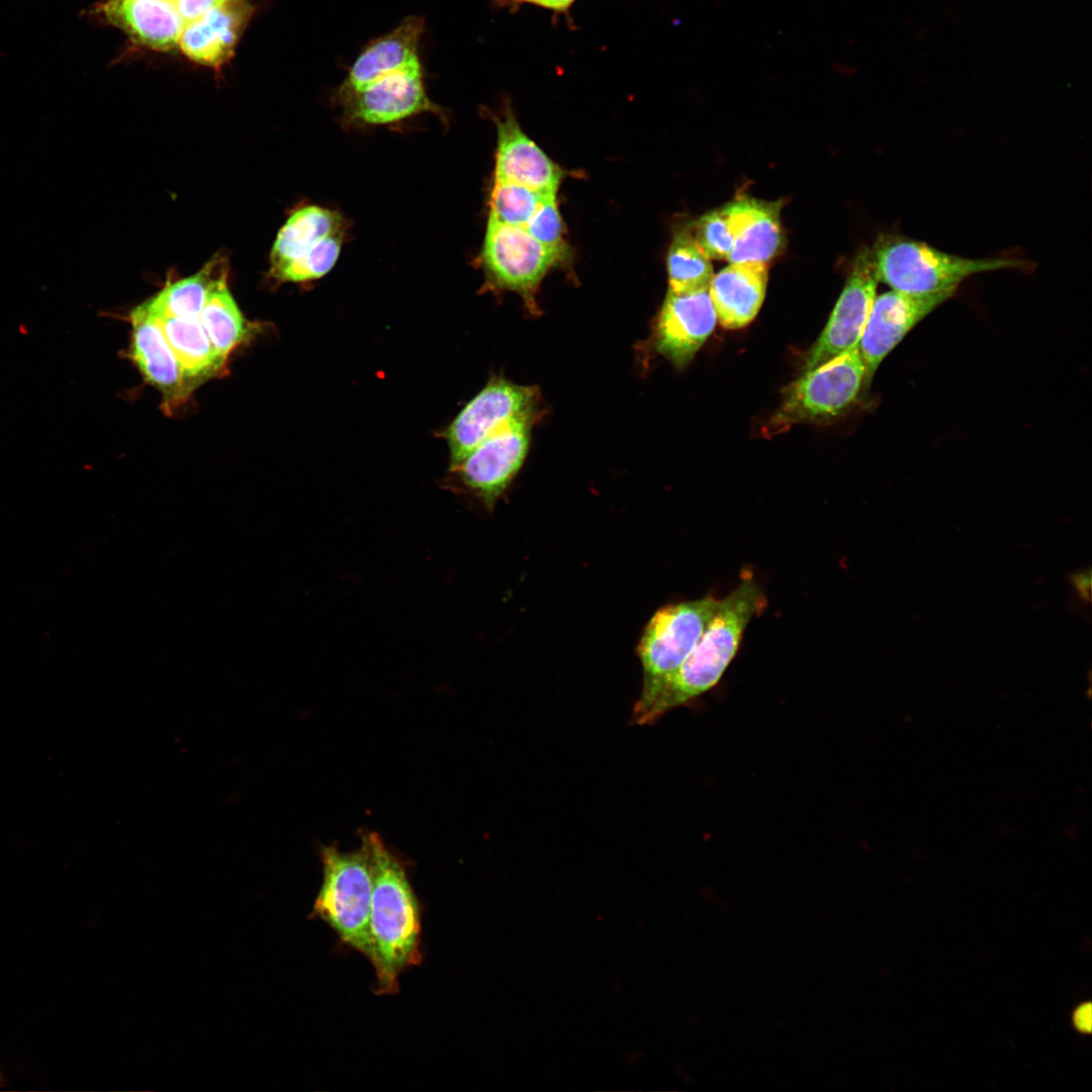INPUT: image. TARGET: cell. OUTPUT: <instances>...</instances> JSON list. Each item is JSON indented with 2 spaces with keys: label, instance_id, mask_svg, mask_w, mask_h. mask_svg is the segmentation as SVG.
Instances as JSON below:
<instances>
[{
  "label": "cell",
  "instance_id": "cell-27",
  "mask_svg": "<svg viewBox=\"0 0 1092 1092\" xmlns=\"http://www.w3.org/2000/svg\"><path fill=\"white\" fill-rule=\"evenodd\" d=\"M694 238L709 259L728 258L734 237L723 207L706 213L696 221Z\"/></svg>",
  "mask_w": 1092,
  "mask_h": 1092
},
{
  "label": "cell",
  "instance_id": "cell-24",
  "mask_svg": "<svg viewBox=\"0 0 1092 1092\" xmlns=\"http://www.w3.org/2000/svg\"><path fill=\"white\" fill-rule=\"evenodd\" d=\"M216 267L217 261L212 260L196 274L167 284L143 303L155 315L198 317Z\"/></svg>",
  "mask_w": 1092,
  "mask_h": 1092
},
{
  "label": "cell",
  "instance_id": "cell-16",
  "mask_svg": "<svg viewBox=\"0 0 1092 1092\" xmlns=\"http://www.w3.org/2000/svg\"><path fill=\"white\" fill-rule=\"evenodd\" d=\"M129 356L145 379L163 396L167 411L182 403L192 390L157 321L144 305L130 312Z\"/></svg>",
  "mask_w": 1092,
  "mask_h": 1092
},
{
  "label": "cell",
  "instance_id": "cell-22",
  "mask_svg": "<svg viewBox=\"0 0 1092 1092\" xmlns=\"http://www.w3.org/2000/svg\"><path fill=\"white\" fill-rule=\"evenodd\" d=\"M152 315L161 328L191 389L224 372L226 360L215 351L198 317Z\"/></svg>",
  "mask_w": 1092,
  "mask_h": 1092
},
{
  "label": "cell",
  "instance_id": "cell-8",
  "mask_svg": "<svg viewBox=\"0 0 1092 1092\" xmlns=\"http://www.w3.org/2000/svg\"><path fill=\"white\" fill-rule=\"evenodd\" d=\"M533 418L509 421L450 467L458 481L488 509L494 506L526 457Z\"/></svg>",
  "mask_w": 1092,
  "mask_h": 1092
},
{
  "label": "cell",
  "instance_id": "cell-20",
  "mask_svg": "<svg viewBox=\"0 0 1092 1092\" xmlns=\"http://www.w3.org/2000/svg\"><path fill=\"white\" fill-rule=\"evenodd\" d=\"M767 285L764 263H731L714 275L709 294L717 320L726 329H740L757 314Z\"/></svg>",
  "mask_w": 1092,
  "mask_h": 1092
},
{
  "label": "cell",
  "instance_id": "cell-4",
  "mask_svg": "<svg viewBox=\"0 0 1092 1092\" xmlns=\"http://www.w3.org/2000/svg\"><path fill=\"white\" fill-rule=\"evenodd\" d=\"M719 601L710 596L670 604L649 620L638 646L643 687L633 708V724L645 725L648 712L693 650Z\"/></svg>",
  "mask_w": 1092,
  "mask_h": 1092
},
{
  "label": "cell",
  "instance_id": "cell-32",
  "mask_svg": "<svg viewBox=\"0 0 1092 1092\" xmlns=\"http://www.w3.org/2000/svg\"><path fill=\"white\" fill-rule=\"evenodd\" d=\"M1087 1008L1088 1009L1086 1010V1006H1083L1081 1008V1010H1078L1076 1012V1016H1075L1077 1027L1082 1028L1084 1030L1089 1029V1027H1090V1008H1089V1006Z\"/></svg>",
  "mask_w": 1092,
  "mask_h": 1092
},
{
  "label": "cell",
  "instance_id": "cell-15",
  "mask_svg": "<svg viewBox=\"0 0 1092 1092\" xmlns=\"http://www.w3.org/2000/svg\"><path fill=\"white\" fill-rule=\"evenodd\" d=\"M89 14L159 52L178 49L185 24L174 0H98Z\"/></svg>",
  "mask_w": 1092,
  "mask_h": 1092
},
{
  "label": "cell",
  "instance_id": "cell-3",
  "mask_svg": "<svg viewBox=\"0 0 1092 1092\" xmlns=\"http://www.w3.org/2000/svg\"><path fill=\"white\" fill-rule=\"evenodd\" d=\"M879 280L892 290L926 295L956 293L967 279L981 273L1027 270L1031 263L1018 258H968L936 249L901 235H881L872 249Z\"/></svg>",
  "mask_w": 1092,
  "mask_h": 1092
},
{
  "label": "cell",
  "instance_id": "cell-13",
  "mask_svg": "<svg viewBox=\"0 0 1092 1092\" xmlns=\"http://www.w3.org/2000/svg\"><path fill=\"white\" fill-rule=\"evenodd\" d=\"M716 322L709 288L669 289L655 328L656 348L674 365L685 366L712 334Z\"/></svg>",
  "mask_w": 1092,
  "mask_h": 1092
},
{
  "label": "cell",
  "instance_id": "cell-10",
  "mask_svg": "<svg viewBox=\"0 0 1092 1092\" xmlns=\"http://www.w3.org/2000/svg\"><path fill=\"white\" fill-rule=\"evenodd\" d=\"M879 276L870 248H861L846 284L818 340L807 355L809 371L857 346L876 298Z\"/></svg>",
  "mask_w": 1092,
  "mask_h": 1092
},
{
  "label": "cell",
  "instance_id": "cell-25",
  "mask_svg": "<svg viewBox=\"0 0 1092 1092\" xmlns=\"http://www.w3.org/2000/svg\"><path fill=\"white\" fill-rule=\"evenodd\" d=\"M669 289L675 292L709 288L713 267L691 232L673 238L667 255Z\"/></svg>",
  "mask_w": 1092,
  "mask_h": 1092
},
{
  "label": "cell",
  "instance_id": "cell-26",
  "mask_svg": "<svg viewBox=\"0 0 1092 1092\" xmlns=\"http://www.w3.org/2000/svg\"><path fill=\"white\" fill-rule=\"evenodd\" d=\"M552 194L556 193H542L519 184L494 181L488 221L524 228L542 201Z\"/></svg>",
  "mask_w": 1092,
  "mask_h": 1092
},
{
  "label": "cell",
  "instance_id": "cell-6",
  "mask_svg": "<svg viewBox=\"0 0 1092 1092\" xmlns=\"http://www.w3.org/2000/svg\"><path fill=\"white\" fill-rule=\"evenodd\" d=\"M866 368L857 346L805 371L785 392L770 429L832 418L851 404L864 383Z\"/></svg>",
  "mask_w": 1092,
  "mask_h": 1092
},
{
  "label": "cell",
  "instance_id": "cell-5",
  "mask_svg": "<svg viewBox=\"0 0 1092 1092\" xmlns=\"http://www.w3.org/2000/svg\"><path fill=\"white\" fill-rule=\"evenodd\" d=\"M321 857L323 882L312 914L372 964L374 950L369 930L372 873L367 847L363 841L358 850L350 852L325 846Z\"/></svg>",
  "mask_w": 1092,
  "mask_h": 1092
},
{
  "label": "cell",
  "instance_id": "cell-19",
  "mask_svg": "<svg viewBox=\"0 0 1092 1092\" xmlns=\"http://www.w3.org/2000/svg\"><path fill=\"white\" fill-rule=\"evenodd\" d=\"M424 28L425 19L411 15L388 33L369 41L350 67L336 95L359 89L383 75L419 62Z\"/></svg>",
  "mask_w": 1092,
  "mask_h": 1092
},
{
  "label": "cell",
  "instance_id": "cell-11",
  "mask_svg": "<svg viewBox=\"0 0 1092 1092\" xmlns=\"http://www.w3.org/2000/svg\"><path fill=\"white\" fill-rule=\"evenodd\" d=\"M563 253L564 248L543 245L523 226L487 222L482 261L499 287L531 294Z\"/></svg>",
  "mask_w": 1092,
  "mask_h": 1092
},
{
  "label": "cell",
  "instance_id": "cell-1",
  "mask_svg": "<svg viewBox=\"0 0 1092 1092\" xmlns=\"http://www.w3.org/2000/svg\"><path fill=\"white\" fill-rule=\"evenodd\" d=\"M362 841L368 850L372 873L369 930L374 950L375 993L394 994L398 990L399 974L422 961L420 907L403 866L381 837L373 832L364 833Z\"/></svg>",
  "mask_w": 1092,
  "mask_h": 1092
},
{
  "label": "cell",
  "instance_id": "cell-21",
  "mask_svg": "<svg viewBox=\"0 0 1092 1092\" xmlns=\"http://www.w3.org/2000/svg\"><path fill=\"white\" fill-rule=\"evenodd\" d=\"M345 221L336 210L305 205L294 210L277 234L270 273L335 242L344 240Z\"/></svg>",
  "mask_w": 1092,
  "mask_h": 1092
},
{
  "label": "cell",
  "instance_id": "cell-7",
  "mask_svg": "<svg viewBox=\"0 0 1092 1092\" xmlns=\"http://www.w3.org/2000/svg\"><path fill=\"white\" fill-rule=\"evenodd\" d=\"M533 387L507 379L490 380L454 418L444 432L450 467L458 464L480 442L516 418L533 416L537 403Z\"/></svg>",
  "mask_w": 1092,
  "mask_h": 1092
},
{
  "label": "cell",
  "instance_id": "cell-9",
  "mask_svg": "<svg viewBox=\"0 0 1092 1092\" xmlns=\"http://www.w3.org/2000/svg\"><path fill=\"white\" fill-rule=\"evenodd\" d=\"M335 99L350 121L363 124L397 122L423 112L441 114L427 94L421 61Z\"/></svg>",
  "mask_w": 1092,
  "mask_h": 1092
},
{
  "label": "cell",
  "instance_id": "cell-29",
  "mask_svg": "<svg viewBox=\"0 0 1092 1092\" xmlns=\"http://www.w3.org/2000/svg\"><path fill=\"white\" fill-rule=\"evenodd\" d=\"M221 0H174L185 22L199 17Z\"/></svg>",
  "mask_w": 1092,
  "mask_h": 1092
},
{
  "label": "cell",
  "instance_id": "cell-23",
  "mask_svg": "<svg viewBox=\"0 0 1092 1092\" xmlns=\"http://www.w3.org/2000/svg\"><path fill=\"white\" fill-rule=\"evenodd\" d=\"M198 318L213 348L225 360L253 332L229 289L224 269L210 282Z\"/></svg>",
  "mask_w": 1092,
  "mask_h": 1092
},
{
  "label": "cell",
  "instance_id": "cell-12",
  "mask_svg": "<svg viewBox=\"0 0 1092 1092\" xmlns=\"http://www.w3.org/2000/svg\"><path fill=\"white\" fill-rule=\"evenodd\" d=\"M954 293L915 295L895 290L876 296L857 348L871 381L887 355L922 320L947 301Z\"/></svg>",
  "mask_w": 1092,
  "mask_h": 1092
},
{
  "label": "cell",
  "instance_id": "cell-18",
  "mask_svg": "<svg viewBox=\"0 0 1092 1092\" xmlns=\"http://www.w3.org/2000/svg\"><path fill=\"white\" fill-rule=\"evenodd\" d=\"M781 201L741 197L726 204L734 243L727 258L730 263L772 260L784 245L781 224Z\"/></svg>",
  "mask_w": 1092,
  "mask_h": 1092
},
{
  "label": "cell",
  "instance_id": "cell-17",
  "mask_svg": "<svg viewBox=\"0 0 1092 1092\" xmlns=\"http://www.w3.org/2000/svg\"><path fill=\"white\" fill-rule=\"evenodd\" d=\"M497 148L494 181L556 193L562 171L521 129L511 110L495 118Z\"/></svg>",
  "mask_w": 1092,
  "mask_h": 1092
},
{
  "label": "cell",
  "instance_id": "cell-31",
  "mask_svg": "<svg viewBox=\"0 0 1092 1092\" xmlns=\"http://www.w3.org/2000/svg\"><path fill=\"white\" fill-rule=\"evenodd\" d=\"M498 5L511 3H531L557 12L566 11L574 0H494Z\"/></svg>",
  "mask_w": 1092,
  "mask_h": 1092
},
{
  "label": "cell",
  "instance_id": "cell-14",
  "mask_svg": "<svg viewBox=\"0 0 1092 1092\" xmlns=\"http://www.w3.org/2000/svg\"><path fill=\"white\" fill-rule=\"evenodd\" d=\"M255 8L250 0L219 1L185 22L178 49L193 63L219 70L235 56Z\"/></svg>",
  "mask_w": 1092,
  "mask_h": 1092
},
{
  "label": "cell",
  "instance_id": "cell-28",
  "mask_svg": "<svg viewBox=\"0 0 1092 1092\" xmlns=\"http://www.w3.org/2000/svg\"><path fill=\"white\" fill-rule=\"evenodd\" d=\"M524 229L537 241L552 248H563L562 222L556 204V194L547 196L538 206Z\"/></svg>",
  "mask_w": 1092,
  "mask_h": 1092
},
{
  "label": "cell",
  "instance_id": "cell-30",
  "mask_svg": "<svg viewBox=\"0 0 1092 1092\" xmlns=\"http://www.w3.org/2000/svg\"><path fill=\"white\" fill-rule=\"evenodd\" d=\"M1070 581L1077 596L1083 602L1089 603L1091 598V569L1086 568L1072 573Z\"/></svg>",
  "mask_w": 1092,
  "mask_h": 1092
},
{
  "label": "cell",
  "instance_id": "cell-2",
  "mask_svg": "<svg viewBox=\"0 0 1092 1092\" xmlns=\"http://www.w3.org/2000/svg\"><path fill=\"white\" fill-rule=\"evenodd\" d=\"M765 605L752 575L743 576L720 599L693 650L648 712L645 725L712 689L734 658L749 622Z\"/></svg>",
  "mask_w": 1092,
  "mask_h": 1092
}]
</instances>
